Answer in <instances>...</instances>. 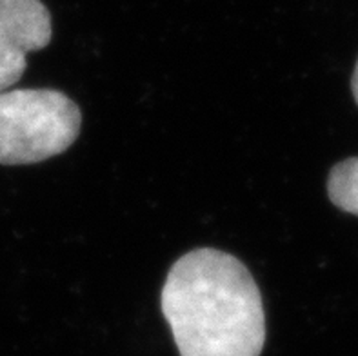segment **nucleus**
Listing matches in <instances>:
<instances>
[{"mask_svg": "<svg viewBox=\"0 0 358 356\" xmlns=\"http://www.w3.org/2000/svg\"><path fill=\"white\" fill-rule=\"evenodd\" d=\"M180 356H260L266 318L248 267L218 249L178 258L160 297Z\"/></svg>", "mask_w": 358, "mask_h": 356, "instance_id": "obj_1", "label": "nucleus"}, {"mask_svg": "<svg viewBox=\"0 0 358 356\" xmlns=\"http://www.w3.org/2000/svg\"><path fill=\"white\" fill-rule=\"evenodd\" d=\"M51 15L41 0H0V93L20 80L27 53L51 41Z\"/></svg>", "mask_w": 358, "mask_h": 356, "instance_id": "obj_3", "label": "nucleus"}, {"mask_svg": "<svg viewBox=\"0 0 358 356\" xmlns=\"http://www.w3.org/2000/svg\"><path fill=\"white\" fill-rule=\"evenodd\" d=\"M78 106L57 90L0 93V164L24 166L64 153L80 133Z\"/></svg>", "mask_w": 358, "mask_h": 356, "instance_id": "obj_2", "label": "nucleus"}, {"mask_svg": "<svg viewBox=\"0 0 358 356\" xmlns=\"http://www.w3.org/2000/svg\"><path fill=\"white\" fill-rule=\"evenodd\" d=\"M351 87H353L355 100H357V104H358V62H357V68H355V73H353V80H351Z\"/></svg>", "mask_w": 358, "mask_h": 356, "instance_id": "obj_5", "label": "nucleus"}, {"mask_svg": "<svg viewBox=\"0 0 358 356\" xmlns=\"http://www.w3.org/2000/svg\"><path fill=\"white\" fill-rule=\"evenodd\" d=\"M327 193L336 208L358 215V158L336 164L329 173Z\"/></svg>", "mask_w": 358, "mask_h": 356, "instance_id": "obj_4", "label": "nucleus"}]
</instances>
